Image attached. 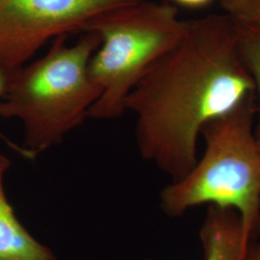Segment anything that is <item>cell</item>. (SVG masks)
Here are the masks:
<instances>
[{
  "mask_svg": "<svg viewBox=\"0 0 260 260\" xmlns=\"http://www.w3.org/2000/svg\"><path fill=\"white\" fill-rule=\"evenodd\" d=\"M255 93L242 58L235 22L225 14L186 20L180 40L149 67L125 101L136 116L141 156L173 182L198 162L206 122Z\"/></svg>",
  "mask_w": 260,
  "mask_h": 260,
  "instance_id": "6da1fadb",
  "label": "cell"
},
{
  "mask_svg": "<svg viewBox=\"0 0 260 260\" xmlns=\"http://www.w3.org/2000/svg\"><path fill=\"white\" fill-rule=\"evenodd\" d=\"M101 39L81 33L75 44L69 35L55 38L47 52L12 72L0 100V117L18 119L24 129L21 152L27 157L61 144L80 126L102 91L89 73Z\"/></svg>",
  "mask_w": 260,
  "mask_h": 260,
  "instance_id": "7a4b0ae2",
  "label": "cell"
},
{
  "mask_svg": "<svg viewBox=\"0 0 260 260\" xmlns=\"http://www.w3.org/2000/svg\"><path fill=\"white\" fill-rule=\"evenodd\" d=\"M255 93L231 111L206 122L200 135L204 155L182 179L160 192V206L178 218L194 206L216 205L236 210L245 229L260 238V145L254 134Z\"/></svg>",
  "mask_w": 260,
  "mask_h": 260,
  "instance_id": "3957f363",
  "label": "cell"
},
{
  "mask_svg": "<svg viewBox=\"0 0 260 260\" xmlns=\"http://www.w3.org/2000/svg\"><path fill=\"white\" fill-rule=\"evenodd\" d=\"M185 24L170 1L144 0L93 19L84 32L92 31L101 39L89 73L102 93L89 118L121 117L134 86L159 57L177 45Z\"/></svg>",
  "mask_w": 260,
  "mask_h": 260,
  "instance_id": "277c9868",
  "label": "cell"
},
{
  "mask_svg": "<svg viewBox=\"0 0 260 260\" xmlns=\"http://www.w3.org/2000/svg\"><path fill=\"white\" fill-rule=\"evenodd\" d=\"M144 0H0V66L14 71L49 41L82 33L103 14Z\"/></svg>",
  "mask_w": 260,
  "mask_h": 260,
  "instance_id": "5b68a950",
  "label": "cell"
},
{
  "mask_svg": "<svg viewBox=\"0 0 260 260\" xmlns=\"http://www.w3.org/2000/svg\"><path fill=\"white\" fill-rule=\"evenodd\" d=\"M204 260H244L253 238L233 208L209 205L200 231Z\"/></svg>",
  "mask_w": 260,
  "mask_h": 260,
  "instance_id": "8992f818",
  "label": "cell"
},
{
  "mask_svg": "<svg viewBox=\"0 0 260 260\" xmlns=\"http://www.w3.org/2000/svg\"><path fill=\"white\" fill-rule=\"evenodd\" d=\"M10 166L9 158L0 152V260H58L17 218L4 189V176Z\"/></svg>",
  "mask_w": 260,
  "mask_h": 260,
  "instance_id": "52a82bcc",
  "label": "cell"
},
{
  "mask_svg": "<svg viewBox=\"0 0 260 260\" xmlns=\"http://www.w3.org/2000/svg\"><path fill=\"white\" fill-rule=\"evenodd\" d=\"M238 44L243 61L247 67L255 88V98L257 103V123L254 128L256 141L260 145V33L236 23Z\"/></svg>",
  "mask_w": 260,
  "mask_h": 260,
  "instance_id": "ba28073f",
  "label": "cell"
},
{
  "mask_svg": "<svg viewBox=\"0 0 260 260\" xmlns=\"http://www.w3.org/2000/svg\"><path fill=\"white\" fill-rule=\"evenodd\" d=\"M223 14L260 33V0H220Z\"/></svg>",
  "mask_w": 260,
  "mask_h": 260,
  "instance_id": "9c48e42d",
  "label": "cell"
},
{
  "mask_svg": "<svg viewBox=\"0 0 260 260\" xmlns=\"http://www.w3.org/2000/svg\"><path fill=\"white\" fill-rule=\"evenodd\" d=\"M213 0H171L174 5L188 9H201L210 4Z\"/></svg>",
  "mask_w": 260,
  "mask_h": 260,
  "instance_id": "30bf717a",
  "label": "cell"
},
{
  "mask_svg": "<svg viewBox=\"0 0 260 260\" xmlns=\"http://www.w3.org/2000/svg\"><path fill=\"white\" fill-rule=\"evenodd\" d=\"M13 71H9L2 66H0V100L5 94L8 86H9L10 79Z\"/></svg>",
  "mask_w": 260,
  "mask_h": 260,
  "instance_id": "8fae6325",
  "label": "cell"
},
{
  "mask_svg": "<svg viewBox=\"0 0 260 260\" xmlns=\"http://www.w3.org/2000/svg\"><path fill=\"white\" fill-rule=\"evenodd\" d=\"M244 260H260V241L258 239L253 240L250 244Z\"/></svg>",
  "mask_w": 260,
  "mask_h": 260,
  "instance_id": "7c38bea8",
  "label": "cell"
}]
</instances>
